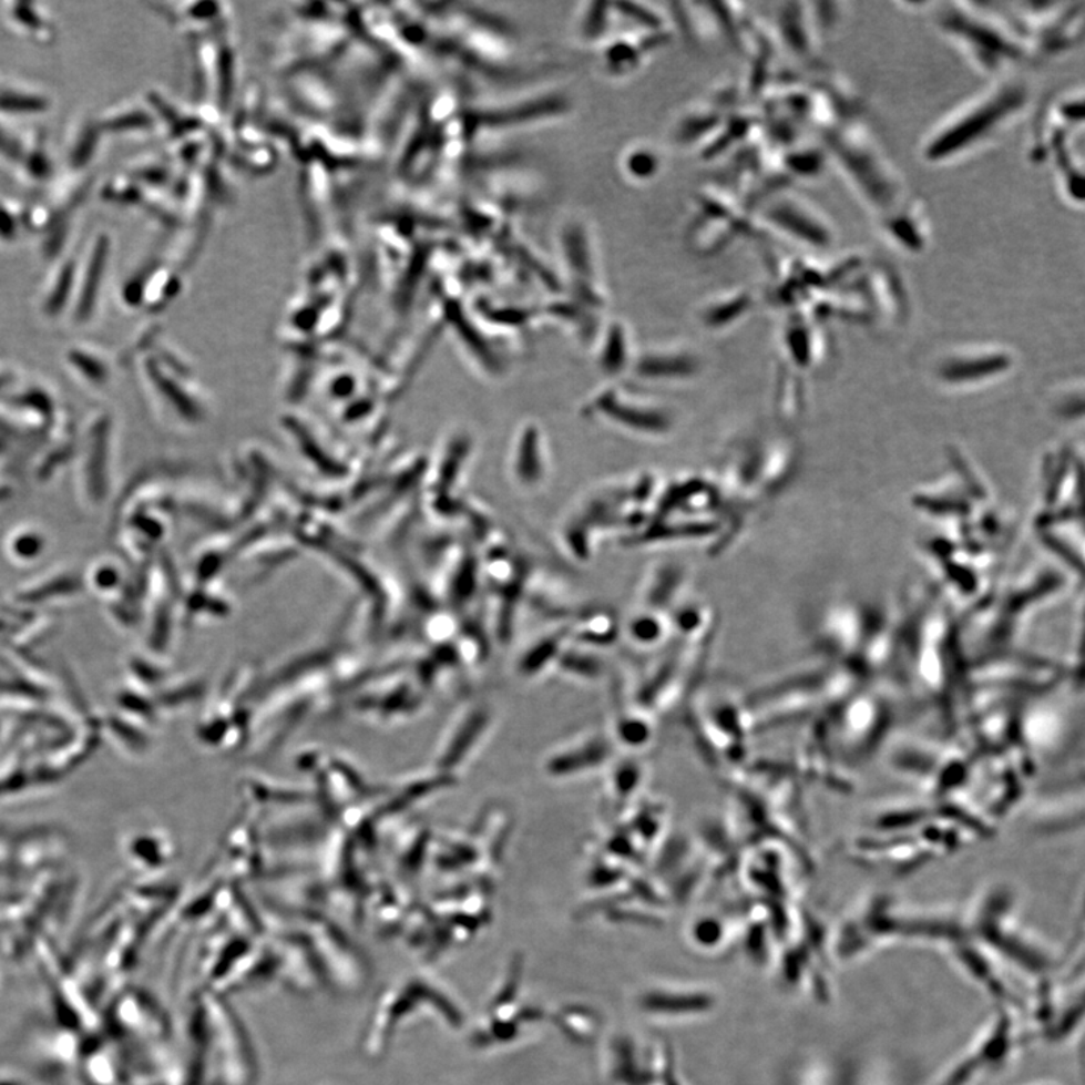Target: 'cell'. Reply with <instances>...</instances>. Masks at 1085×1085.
I'll return each mask as SVG.
<instances>
[{
	"label": "cell",
	"mask_w": 1085,
	"mask_h": 1085,
	"mask_svg": "<svg viewBox=\"0 0 1085 1085\" xmlns=\"http://www.w3.org/2000/svg\"><path fill=\"white\" fill-rule=\"evenodd\" d=\"M765 216L779 232L806 245L827 247L833 240L831 229L819 219L817 212L799 201H777L766 211Z\"/></svg>",
	"instance_id": "5"
},
{
	"label": "cell",
	"mask_w": 1085,
	"mask_h": 1085,
	"mask_svg": "<svg viewBox=\"0 0 1085 1085\" xmlns=\"http://www.w3.org/2000/svg\"><path fill=\"white\" fill-rule=\"evenodd\" d=\"M664 166L661 154L653 146L635 145L623 157V171L627 177L644 183L656 178Z\"/></svg>",
	"instance_id": "7"
},
{
	"label": "cell",
	"mask_w": 1085,
	"mask_h": 1085,
	"mask_svg": "<svg viewBox=\"0 0 1085 1085\" xmlns=\"http://www.w3.org/2000/svg\"><path fill=\"white\" fill-rule=\"evenodd\" d=\"M720 123L723 121H720L719 113L712 111V109L686 112L678 120L674 137H676L678 144H695V142L710 136L712 132H715L719 127Z\"/></svg>",
	"instance_id": "8"
},
{
	"label": "cell",
	"mask_w": 1085,
	"mask_h": 1085,
	"mask_svg": "<svg viewBox=\"0 0 1085 1085\" xmlns=\"http://www.w3.org/2000/svg\"><path fill=\"white\" fill-rule=\"evenodd\" d=\"M632 636L638 643H655L661 635V626L655 617L651 615H645V617H638L632 623L631 626Z\"/></svg>",
	"instance_id": "16"
},
{
	"label": "cell",
	"mask_w": 1085,
	"mask_h": 1085,
	"mask_svg": "<svg viewBox=\"0 0 1085 1085\" xmlns=\"http://www.w3.org/2000/svg\"><path fill=\"white\" fill-rule=\"evenodd\" d=\"M641 371L647 376H688L695 371L694 359L686 355H647L641 362Z\"/></svg>",
	"instance_id": "10"
},
{
	"label": "cell",
	"mask_w": 1085,
	"mask_h": 1085,
	"mask_svg": "<svg viewBox=\"0 0 1085 1085\" xmlns=\"http://www.w3.org/2000/svg\"><path fill=\"white\" fill-rule=\"evenodd\" d=\"M540 467H542V462L539 459L538 433L535 430L528 429L521 443V454L518 456L519 479L522 480L523 484H535V481H539L540 475H542Z\"/></svg>",
	"instance_id": "13"
},
{
	"label": "cell",
	"mask_w": 1085,
	"mask_h": 1085,
	"mask_svg": "<svg viewBox=\"0 0 1085 1085\" xmlns=\"http://www.w3.org/2000/svg\"><path fill=\"white\" fill-rule=\"evenodd\" d=\"M627 338L624 328L618 323H613L607 330L605 345H603L601 364L607 371L622 370L626 364Z\"/></svg>",
	"instance_id": "14"
},
{
	"label": "cell",
	"mask_w": 1085,
	"mask_h": 1085,
	"mask_svg": "<svg viewBox=\"0 0 1085 1085\" xmlns=\"http://www.w3.org/2000/svg\"><path fill=\"white\" fill-rule=\"evenodd\" d=\"M940 23L949 35L956 38L958 43L989 69L1003 66L1004 60H1015L1021 53L1016 40L1007 35L1004 29L984 19H974L970 11L946 12Z\"/></svg>",
	"instance_id": "2"
},
{
	"label": "cell",
	"mask_w": 1085,
	"mask_h": 1085,
	"mask_svg": "<svg viewBox=\"0 0 1085 1085\" xmlns=\"http://www.w3.org/2000/svg\"><path fill=\"white\" fill-rule=\"evenodd\" d=\"M1025 83L1004 81L963 111L954 113L928 137L923 156L930 163L956 161L999 136L1028 104Z\"/></svg>",
	"instance_id": "1"
},
{
	"label": "cell",
	"mask_w": 1085,
	"mask_h": 1085,
	"mask_svg": "<svg viewBox=\"0 0 1085 1085\" xmlns=\"http://www.w3.org/2000/svg\"><path fill=\"white\" fill-rule=\"evenodd\" d=\"M753 307V297L749 293H737L710 304L704 309L702 320L709 329L726 328L730 323L739 320L745 313Z\"/></svg>",
	"instance_id": "6"
},
{
	"label": "cell",
	"mask_w": 1085,
	"mask_h": 1085,
	"mask_svg": "<svg viewBox=\"0 0 1085 1085\" xmlns=\"http://www.w3.org/2000/svg\"><path fill=\"white\" fill-rule=\"evenodd\" d=\"M610 3H588L585 11H582L580 19V24H577V31H580V37L585 43H596L605 35L607 27H610L611 17Z\"/></svg>",
	"instance_id": "12"
},
{
	"label": "cell",
	"mask_w": 1085,
	"mask_h": 1085,
	"mask_svg": "<svg viewBox=\"0 0 1085 1085\" xmlns=\"http://www.w3.org/2000/svg\"><path fill=\"white\" fill-rule=\"evenodd\" d=\"M837 158L845 167L849 178L853 180L854 186L861 192L866 199H869L871 207H890L892 199L895 198L899 184L895 183L894 174L888 170L887 163L879 156L874 149H866L862 142L853 144L850 140L837 141Z\"/></svg>",
	"instance_id": "3"
},
{
	"label": "cell",
	"mask_w": 1085,
	"mask_h": 1085,
	"mask_svg": "<svg viewBox=\"0 0 1085 1085\" xmlns=\"http://www.w3.org/2000/svg\"><path fill=\"white\" fill-rule=\"evenodd\" d=\"M644 54L639 41L632 43V41L617 40L607 45L603 52V61H605L606 70L611 74L627 75L638 69Z\"/></svg>",
	"instance_id": "9"
},
{
	"label": "cell",
	"mask_w": 1085,
	"mask_h": 1085,
	"mask_svg": "<svg viewBox=\"0 0 1085 1085\" xmlns=\"http://www.w3.org/2000/svg\"><path fill=\"white\" fill-rule=\"evenodd\" d=\"M582 751H584L586 758H592V760L585 761V766H594L601 764L602 758L606 757L607 745L602 739H592L582 744ZM577 758H582V754L577 749L561 754V756L552 758L547 769L551 770L552 775L572 774Z\"/></svg>",
	"instance_id": "11"
},
{
	"label": "cell",
	"mask_w": 1085,
	"mask_h": 1085,
	"mask_svg": "<svg viewBox=\"0 0 1085 1085\" xmlns=\"http://www.w3.org/2000/svg\"><path fill=\"white\" fill-rule=\"evenodd\" d=\"M560 243L570 278L575 280V288L584 299L582 304H590L592 307L602 305V297L593 285L596 278V270H594L596 264H594L592 238L586 226L580 221H569L561 228Z\"/></svg>",
	"instance_id": "4"
},
{
	"label": "cell",
	"mask_w": 1085,
	"mask_h": 1085,
	"mask_svg": "<svg viewBox=\"0 0 1085 1085\" xmlns=\"http://www.w3.org/2000/svg\"><path fill=\"white\" fill-rule=\"evenodd\" d=\"M620 14L629 19L636 27L643 28L645 32L664 31V20L651 8L639 6V3H617Z\"/></svg>",
	"instance_id": "15"
}]
</instances>
